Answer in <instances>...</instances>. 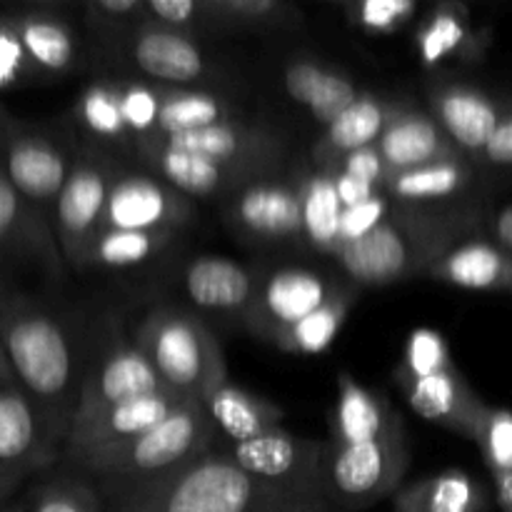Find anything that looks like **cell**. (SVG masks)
<instances>
[{
    "instance_id": "26",
    "label": "cell",
    "mask_w": 512,
    "mask_h": 512,
    "mask_svg": "<svg viewBox=\"0 0 512 512\" xmlns=\"http://www.w3.org/2000/svg\"><path fill=\"white\" fill-rule=\"evenodd\" d=\"M133 63L145 75L168 83H193L205 73V58L198 45L180 30L143 28L133 38Z\"/></svg>"
},
{
    "instance_id": "16",
    "label": "cell",
    "mask_w": 512,
    "mask_h": 512,
    "mask_svg": "<svg viewBox=\"0 0 512 512\" xmlns=\"http://www.w3.org/2000/svg\"><path fill=\"white\" fill-rule=\"evenodd\" d=\"M228 220L250 238L283 243L303 235L300 190L293 183L255 180L230 198Z\"/></svg>"
},
{
    "instance_id": "19",
    "label": "cell",
    "mask_w": 512,
    "mask_h": 512,
    "mask_svg": "<svg viewBox=\"0 0 512 512\" xmlns=\"http://www.w3.org/2000/svg\"><path fill=\"white\" fill-rule=\"evenodd\" d=\"M430 105L435 123L458 145L460 153H483L505 115L488 93L458 83L435 88Z\"/></svg>"
},
{
    "instance_id": "39",
    "label": "cell",
    "mask_w": 512,
    "mask_h": 512,
    "mask_svg": "<svg viewBox=\"0 0 512 512\" xmlns=\"http://www.w3.org/2000/svg\"><path fill=\"white\" fill-rule=\"evenodd\" d=\"M470 440L480 448L493 478L512 473V410L485 405Z\"/></svg>"
},
{
    "instance_id": "48",
    "label": "cell",
    "mask_w": 512,
    "mask_h": 512,
    "mask_svg": "<svg viewBox=\"0 0 512 512\" xmlns=\"http://www.w3.org/2000/svg\"><path fill=\"white\" fill-rule=\"evenodd\" d=\"M485 160L490 165H503V168H510L512 165V113H505L500 125L495 128V133L490 135L488 145L483 148Z\"/></svg>"
},
{
    "instance_id": "51",
    "label": "cell",
    "mask_w": 512,
    "mask_h": 512,
    "mask_svg": "<svg viewBox=\"0 0 512 512\" xmlns=\"http://www.w3.org/2000/svg\"><path fill=\"white\" fill-rule=\"evenodd\" d=\"M490 230H493L495 245H500L503 250H508L512 255V203L500 208L498 213L490 220Z\"/></svg>"
},
{
    "instance_id": "54",
    "label": "cell",
    "mask_w": 512,
    "mask_h": 512,
    "mask_svg": "<svg viewBox=\"0 0 512 512\" xmlns=\"http://www.w3.org/2000/svg\"><path fill=\"white\" fill-rule=\"evenodd\" d=\"M0 512H30L23 505H0Z\"/></svg>"
},
{
    "instance_id": "50",
    "label": "cell",
    "mask_w": 512,
    "mask_h": 512,
    "mask_svg": "<svg viewBox=\"0 0 512 512\" xmlns=\"http://www.w3.org/2000/svg\"><path fill=\"white\" fill-rule=\"evenodd\" d=\"M330 173V170H328ZM335 185H338V195L343 200V208H353V205L365 203V200H373L375 195H380V188L375 185L363 183V180L353 178V175H345L340 170H335Z\"/></svg>"
},
{
    "instance_id": "44",
    "label": "cell",
    "mask_w": 512,
    "mask_h": 512,
    "mask_svg": "<svg viewBox=\"0 0 512 512\" xmlns=\"http://www.w3.org/2000/svg\"><path fill=\"white\" fill-rule=\"evenodd\" d=\"M205 10L208 18L218 20H233V23H280V13L285 5L275 3V0H205Z\"/></svg>"
},
{
    "instance_id": "43",
    "label": "cell",
    "mask_w": 512,
    "mask_h": 512,
    "mask_svg": "<svg viewBox=\"0 0 512 512\" xmlns=\"http://www.w3.org/2000/svg\"><path fill=\"white\" fill-rule=\"evenodd\" d=\"M120 100H123V118L128 133L138 135V140L153 138L160 110L158 90H150L145 85H125L120 88Z\"/></svg>"
},
{
    "instance_id": "8",
    "label": "cell",
    "mask_w": 512,
    "mask_h": 512,
    "mask_svg": "<svg viewBox=\"0 0 512 512\" xmlns=\"http://www.w3.org/2000/svg\"><path fill=\"white\" fill-rule=\"evenodd\" d=\"M58 453L0 345V503L28 475L58 460Z\"/></svg>"
},
{
    "instance_id": "40",
    "label": "cell",
    "mask_w": 512,
    "mask_h": 512,
    "mask_svg": "<svg viewBox=\"0 0 512 512\" xmlns=\"http://www.w3.org/2000/svg\"><path fill=\"white\" fill-rule=\"evenodd\" d=\"M450 365L455 363L450 358V348L443 335L438 330L418 328L410 333L403 363L395 370V380L425 378V375L440 373V370L450 368Z\"/></svg>"
},
{
    "instance_id": "41",
    "label": "cell",
    "mask_w": 512,
    "mask_h": 512,
    "mask_svg": "<svg viewBox=\"0 0 512 512\" xmlns=\"http://www.w3.org/2000/svg\"><path fill=\"white\" fill-rule=\"evenodd\" d=\"M343 10L350 25L375 35L395 33L418 15V5L413 0H355L345 3Z\"/></svg>"
},
{
    "instance_id": "35",
    "label": "cell",
    "mask_w": 512,
    "mask_h": 512,
    "mask_svg": "<svg viewBox=\"0 0 512 512\" xmlns=\"http://www.w3.org/2000/svg\"><path fill=\"white\" fill-rule=\"evenodd\" d=\"M175 233H145V230H100L85 253L80 268H135L155 258Z\"/></svg>"
},
{
    "instance_id": "4",
    "label": "cell",
    "mask_w": 512,
    "mask_h": 512,
    "mask_svg": "<svg viewBox=\"0 0 512 512\" xmlns=\"http://www.w3.org/2000/svg\"><path fill=\"white\" fill-rule=\"evenodd\" d=\"M138 348L173 393L203 403L228 383V363L218 338L203 320L183 308H158L140 323Z\"/></svg>"
},
{
    "instance_id": "23",
    "label": "cell",
    "mask_w": 512,
    "mask_h": 512,
    "mask_svg": "<svg viewBox=\"0 0 512 512\" xmlns=\"http://www.w3.org/2000/svg\"><path fill=\"white\" fill-rule=\"evenodd\" d=\"M395 108L398 105L385 103L378 95H360L338 120L325 128L323 140L315 148V158L323 165V170L333 173L350 153L378 143Z\"/></svg>"
},
{
    "instance_id": "46",
    "label": "cell",
    "mask_w": 512,
    "mask_h": 512,
    "mask_svg": "<svg viewBox=\"0 0 512 512\" xmlns=\"http://www.w3.org/2000/svg\"><path fill=\"white\" fill-rule=\"evenodd\" d=\"M335 170H340V173H345V175H353V178L375 185V188H380V190H385V183H388V178H390L388 165H385V160L380 158V153L375 145L350 153L348 158H343V163H340Z\"/></svg>"
},
{
    "instance_id": "11",
    "label": "cell",
    "mask_w": 512,
    "mask_h": 512,
    "mask_svg": "<svg viewBox=\"0 0 512 512\" xmlns=\"http://www.w3.org/2000/svg\"><path fill=\"white\" fill-rule=\"evenodd\" d=\"M115 175L118 173H113L108 160L88 155L75 160L60 190L53 210V233L60 255L73 268L83 265L85 253L103 230L105 205Z\"/></svg>"
},
{
    "instance_id": "21",
    "label": "cell",
    "mask_w": 512,
    "mask_h": 512,
    "mask_svg": "<svg viewBox=\"0 0 512 512\" xmlns=\"http://www.w3.org/2000/svg\"><path fill=\"white\" fill-rule=\"evenodd\" d=\"M400 428H403V420L390 408L385 395L363 388L350 373L338 375V403L330 420V435H333L330 443H370Z\"/></svg>"
},
{
    "instance_id": "52",
    "label": "cell",
    "mask_w": 512,
    "mask_h": 512,
    "mask_svg": "<svg viewBox=\"0 0 512 512\" xmlns=\"http://www.w3.org/2000/svg\"><path fill=\"white\" fill-rule=\"evenodd\" d=\"M495 480V490H498V503L505 512H512V473L500 475Z\"/></svg>"
},
{
    "instance_id": "3",
    "label": "cell",
    "mask_w": 512,
    "mask_h": 512,
    "mask_svg": "<svg viewBox=\"0 0 512 512\" xmlns=\"http://www.w3.org/2000/svg\"><path fill=\"white\" fill-rule=\"evenodd\" d=\"M470 225L468 215H423L400 210L358 243L340 245L335 258L358 285H393L418 273L455 248V238Z\"/></svg>"
},
{
    "instance_id": "47",
    "label": "cell",
    "mask_w": 512,
    "mask_h": 512,
    "mask_svg": "<svg viewBox=\"0 0 512 512\" xmlns=\"http://www.w3.org/2000/svg\"><path fill=\"white\" fill-rule=\"evenodd\" d=\"M145 13L158 18L170 30H180L198 23L200 15H208V10H205V3H195V0H148Z\"/></svg>"
},
{
    "instance_id": "34",
    "label": "cell",
    "mask_w": 512,
    "mask_h": 512,
    "mask_svg": "<svg viewBox=\"0 0 512 512\" xmlns=\"http://www.w3.org/2000/svg\"><path fill=\"white\" fill-rule=\"evenodd\" d=\"M355 305V293L350 288H340L328 303L320 305L315 313H310L308 318H303L300 323H295L293 328L285 330L283 335H278L275 345L285 353L293 355H315L323 353L330 343L335 340V335L340 333V328L348 320L350 310Z\"/></svg>"
},
{
    "instance_id": "37",
    "label": "cell",
    "mask_w": 512,
    "mask_h": 512,
    "mask_svg": "<svg viewBox=\"0 0 512 512\" xmlns=\"http://www.w3.org/2000/svg\"><path fill=\"white\" fill-rule=\"evenodd\" d=\"M75 118L95 138L123 140L128 133L123 118V100H120V85L95 83L80 95L75 105Z\"/></svg>"
},
{
    "instance_id": "20",
    "label": "cell",
    "mask_w": 512,
    "mask_h": 512,
    "mask_svg": "<svg viewBox=\"0 0 512 512\" xmlns=\"http://www.w3.org/2000/svg\"><path fill=\"white\" fill-rule=\"evenodd\" d=\"M138 150L168 180V185H173L183 195H198V198L235 195L248 183H255V178H250V175L225 168L213 160L200 158V155L170 148L160 138H143L138 143Z\"/></svg>"
},
{
    "instance_id": "15",
    "label": "cell",
    "mask_w": 512,
    "mask_h": 512,
    "mask_svg": "<svg viewBox=\"0 0 512 512\" xmlns=\"http://www.w3.org/2000/svg\"><path fill=\"white\" fill-rule=\"evenodd\" d=\"M160 140L170 148L208 158L255 180L270 173L280 163V140L268 130L250 128L238 120L210 125V128L193 130V133L165 135Z\"/></svg>"
},
{
    "instance_id": "17",
    "label": "cell",
    "mask_w": 512,
    "mask_h": 512,
    "mask_svg": "<svg viewBox=\"0 0 512 512\" xmlns=\"http://www.w3.org/2000/svg\"><path fill=\"white\" fill-rule=\"evenodd\" d=\"M395 383L400 385L415 415L450 433H458L468 440L473 438L475 423L485 403L473 393L455 365L425 378L395 380Z\"/></svg>"
},
{
    "instance_id": "30",
    "label": "cell",
    "mask_w": 512,
    "mask_h": 512,
    "mask_svg": "<svg viewBox=\"0 0 512 512\" xmlns=\"http://www.w3.org/2000/svg\"><path fill=\"white\" fill-rule=\"evenodd\" d=\"M285 88H288L290 98L295 103L305 105L310 115L325 128L333 120H338L363 95L343 73L323 68L318 63H308V60H298V63L288 65Z\"/></svg>"
},
{
    "instance_id": "32",
    "label": "cell",
    "mask_w": 512,
    "mask_h": 512,
    "mask_svg": "<svg viewBox=\"0 0 512 512\" xmlns=\"http://www.w3.org/2000/svg\"><path fill=\"white\" fill-rule=\"evenodd\" d=\"M303 208V235L315 250L335 255L340 248V215L343 200L338 195L335 175L328 170L313 173L298 185Z\"/></svg>"
},
{
    "instance_id": "45",
    "label": "cell",
    "mask_w": 512,
    "mask_h": 512,
    "mask_svg": "<svg viewBox=\"0 0 512 512\" xmlns=\"http://www.w3.org/2000/svg\"><path fill=\"white\" fill-rule=\"evenodd\" d=\"M390 215V205L385 193L375 195L373 200L353 205V208H343L340 215V245L358 243L365 235L373 233L380 223Z\"/></svg>"
},
{
    "instance_id": "38",
    "label": "cell",
    "mask_w": 512,
    "mask_h": 512,
    "mask_svg": "<svg viewBox=\"0 0 512 512\" xmlns=\"http://www.w3.org/2000/svg\"><path fill=\"white\" fill-rule=\"evenodd\" d=\"M90 475H55L38 485L30 500V512H100V493Z\"/></svg>"
},
{
    "instance_id": "42",
    "label": "cell",
    "mask_w": 512,
    "mask_h": 512,
    "mask_svg": "<svg viewBox=\"0 0 512 512\" xmlns=\"http://www.w3.org/2000/svg\"><path fill=\"white\" fill-rule=\"evenodd\" d=\"M35 80H40V73L25 53L13 15L0 13V90L25 88Z\"/></svg>"
},
{
    "instance_id": "6",
    "label": "cell",
    "mask_w": 512,
    "mask_h": 512,
    "mask_svg": "<svg viewBox=\"0 0 512 512\" xmlns=\"http://www.w3.org/2000/svg\"><path fill=\"white\" fill-rule=\"evenodd\" d=\"M410 468L405 428L358 445L328 443L325 495L333 510L360 512L395 498Z\"/></svg>"
},
{
    "instance_id": "28",
    "label": "cell",
    "mask_w": 512,
    "mask_h": 512,
    "mask_svg": "<svg viewBox=\"0 0 512 512\" xmlns=\"http://www.w3.org/2000/svg\"><path fill=\"white\" fill-rule=\"evenodd\" d=\"M205 410L213 418L215 428L228 435L233 443H245V440L260 438L270 430L280 428L285 413L270 400L260 395L248 393L228 380L218 385L208 398L203 400Z\"/></svg>"
},
{
    "instance_id": "10",
    "label": "cell",
    "mask_w": 512,
    "mask_h": 512,
    "mask_svg": "<svg viewBox=\"0 0 512 512\" xmlns=\"http://www.w3.org/2000/svg\"><path fill=\"white\" fill-rule=\"evenodd\" d=\"M170 390L153 368L148 355L135 340H125L120 333L110 335L100 353L88 360L80 385L78 408L73 420L90 418L128 400Z\"/></svg>"
},
{
    "instance_id": "5",
    "label": "cell",
    "mask_w": 512,
    "mask_h": 512,
    "mask_svg": "<svg viewBox=\"0 0 512 512\" xmlns=\"http://www.w3.org/2000/svg\"><path fill=\"white\" fill-rule=\"evenodd\" d=\"M215 423L203 403L188 400L143 438L90 460L80 473L95 480H138L165 473L213 450Z\"/></svg>"
},
{
    "instance_id": "14",
    "label": "cell",
    "mask_w": 512,
    "mask_h": 512,
    "mask_svg": "<svg viewBox=\"0 0 512 512\" xmlns=\"http://www.w3.org/2000/svg\"><path fill=\"white\" fill-rule=\"evenodd\" d=\"M190 203L183 193L150 175H115L105 205L103 230H145L175 233L190 220Z\"/></svg>"
},
{
    "instance_id": "31",
    "label": "cell",
    "mask_w": 512,
    "mask_h": 512,
    "mask_svg": "<svg viewBox=\"0 0 512 512\" xmlns=\"http://www.w3.org/2000/svg\"><path fill=\"white\" fill-rule=\"evenodd\" d=\"M488 40L480 38L465 5L443 3L423 20L415 38V50L428 68L450 58H478Z\"/></svg>"
},
{
    "instance_id": "9",
    "label": "cell",
    "mask_w": 512,
    "mask_h": 512,
    "mask_svg": "<svg viewBox=\"0 0 512 512\" xmlns=\"http://www.w3.org/2000/svg\"><path fill=\"white\" fill-rule=\"evenodd\" d=\"M188 400L173 390H163V393L128 400L90 418L73 420L63 445V458L73 468L83 470L90 460L148 435L170 415L178 413Z\"/></svg>"
},
{
    "instance_id": "18",
    "label": "cell",
    "mask_w": 512,
    "mask_h": 512,
    "mask_svg": "<svg viewBox=\"0 0 512 512\" xmlns=\"http://www.w3.org/2000/svg\"><path fill=\"white\" fill-rule=\"evenodd\" d=\"M375 148L388 165L390 175L423 168L430 163L463 158L458 145L443 133L433 115L415 108H403V105H398L395 113L390 115Z\"/></svg>"
},
{
    "instance_id": "2",
    "label": "cell",
    "mask_w": 512,
    "mask_h": 512,
    "mask_svg": "<svg viewBox=\"0 0 512 512\" xmlns=\"http://www.w3.org/2000/svg\"><path fill=\"white\" fill-rule=\"evenodd\" d=\"M118 512H335L275 493L250 478L225 450L138 480H100Z\"/></svg>"
},
{
    "instance_id": "12",
    "label": "cell",
    "mask_w": 512,
    "mask_h": 512,
    "mask_svg": "<svg viewBox=\"0 0 512 512\" xmlns=\"http://www.w3.org/2000/svg\"><path fill=\"white\" fill-rule=\"evenodd\" d=\"M0 165L13 188L48 218L73 170L58 140L48 133L13 123L0 135Z\"/></svg>"
},
{
    "instance_id": "36",
    "label": "cell",
    "mask_w": 512,
    "mask_h": 512,
    "mask_svg": "<svg viewBox=\"0 0 512 512\" xmlns=\"http://www.w3.org/2000/svg\"><path fill=\"white\" fill-rule=\"evenodd\" d=\"M220 123H230V105L218 95L160 93L158 125L153 138L193 133Z\"/></svg>"
},
{
    "instance_id": "25",
    "label": "cell",
    "mask_w": 512,
    "mask_h": 512,
    "mask_svg": "<svg viewBox=\"0 0 512 512\" xmlns=\"http://www.w3.org/2000/svg\"><path fill=\"white\" fill-rule=\"evenodd\" d=\"M0 253H20L40 258L45 265H58V240L48 218L35 210L5 175L0 165Z\"/></svg>"
},
{
    "instance_id": "53",
    "label": "cell",
    "mask_w": 512,
    "mask_h": 512,
    "mask_svg": "<svg viewBox=\"0 0 512 512\" xmlns=\"http://www.w3.org/2000/svg\"><path fill=\"white\" fill-rule=\"evenodd\" d=\"M13 123H15V120L10 118V115L5 113V108H3V105H0V135H3L5 130H8L10 125H13Z\"/></svg>"
},
{
    "instance_id": "24",
    "label": "cell",
    "mask_w": 512,
    "mask_h": 512,
    "mask_svg": "<svg viewBox=\"0 0 512 512\" xmlns=\"http://www.w3.org/2000/svg\"><path fill=\"white\" fill-rule=\"evenodd\" d=\"M258 280L228 258H198L188 265L185 290L198 308L215 313H248Z\"/></svg>"
},
{
    "instance_id": "29",
    "label": "cell",
    "mask_w": 512,
    "mask_h": 512,
    "mask_svg": "<svg viewBox=\"0 0 512 512\" xmlns=\"http://www.w3.org/2000/svg\"><path fill=\"white\" fill-rule=\"evenodd\" d=\"M10 15H13L15 28L25 45V53L33 60L40 78L73 70L75 60H78V43H75L73 28L63 18L40 8Z\"/></svg>"
},
{
    "instance_id": "22",
    "label": "cell",
    "mask_w": 512,
    "mask_h": 512,
    "mask_svg": "<svg viewBox=\"0 0 512 512\" xmlns=\"http://www.w3.org/2000/svg\"><path fill=\"white\" fill-rule=\"evenodd\" d=\"M425 275L453 288L512 293V255L488 240H470L440 255Z\"/></svg>"
},
{
    "instance_id": "33",
    "label": "cell",
    "mask_w": 512,
    "mask_h": 512,
    "mask_svg": "<svg viewBox=\"0 0 512 512\" xmlns=\"http://www.w3.org/2000/svg\"><path fill=\"white\" fill-rule=\"evenodd\" d=\"M470 183V165L465 158L430 163L423 168L390 175L385 193L403 203H430V200L453 198Z\"/></svg>"
},
{
    "instance_id": "27",
    "label": "cell",
    "mask_w": 512,
    "mask_h": 512,
    "mask_svg": "<svg viewBox=\"0 0 512 512\" xmlns=\"http://www.w3.org/2000/svg\"><path fill=\"white\" fill-rule=\"evenodd\" d=\"M488 505V490L463 470L415 480L393 498V512H485Z\"/></svg>"
},
{
    "instance_id": "49",
    "label": "cell",
    "mask_w": 512,
    "mask_h": 512,
    "mask_svg": "<svg viewBox=\"0 0 512 512\" xmlns=\"http://www.w3.org/2000/svg\"><path fill=\"white\" fill-rule=\"evenodd\" d=\"M145 10V3L140 0H98L88 5V15L93 23H115V20H128L133 13Z\"/></svg>"
},
{
    "instance_id": "13",
    "label": "cell",
    "mask_w": 512,
    "mask_h": 512,
    "mask_svg": "<svg viewBox=\"0 0 512 512\" xmlns=\"http://www.w3.org/2000/svg\"><path fill=\"white\" fill-rule=\"evenodd\" d=\"M338 290L340 285L330 283L325 275L313 273V270H275L265 280H258L255 298L245 313V323L255 335L275 343L278 335L315 313Z\"/></svg>"
},
{
    "instance_id": "1",
    "label": "cell",
    "mask_w": 512,
    "mask_h": 512,
    "mask_svg": "<svg viewBox=\"0 0 512 512\" xmlns=\"http://www.w3.org/2000/svg\"><path fill=\"white\" fill-rule=\"evenodd\" d=\"M0 345L50 440L63 450L88 365L78 340L65 320L40 303L23 295H5L0 303Z\"/></svg>"
},
{
    "instance_id": "7",
    "label": "cell",
    "mask_w": 512,
    "mask_h": 512,
    "mask_svg": "<svg viewBox=\"0 0 512 512\" xmlns=\"http://www.w3.org/2000/svg\"><path fill=\"white\" fill-rule=\"evenodd\" d=\"M228 453L250 478L268 485L275 493L298 503L333 508L325 495L328 443L320 445L318 440L298 438L280 425L260 438L233 443Z\"/></svg>"
},
{
    "instance_id": "55",
    "label": "cell",
    "mask_w": 512,
    "mask_h": 512,
    "mask_svg": "<svg viewBox=\"0 0 512 512\" xmlns=\"http://www.w3.org/2000/svg\"><path fill=\"white\" fill-rule=\"evenodd\" d=\"M3 298H5V295H3V293H0V303H3Z\"/></svg>"
}]
</instances>
